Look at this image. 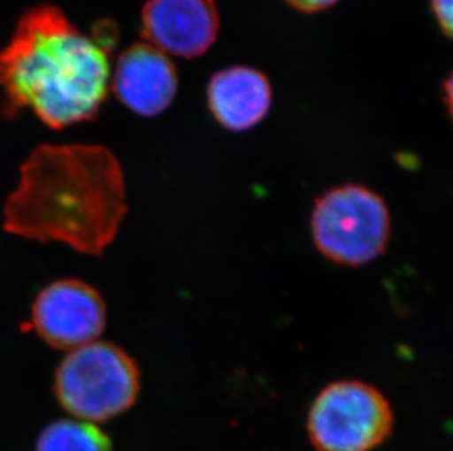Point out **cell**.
I'll list each match as a JSON object with an SVG mask.
<instances>
[{
	"instance_id": "13",
	"label": "cell",
	"mask_w": 453,
	"mask_h": 451,
	"mask_svg": "<svg viewBox=\"0 0 453 451\" xmlns=\"http://www.w3.org/2000/svg\"><path fill=\"white\" fill-rule=\"evenodd\" d=\"M443 90H445V102L448 103V109L450 111V102H452V78H448L445 84H443Z\"/></svg>"
},
{
	"instance_id": "4",
	"label": "cell",
	"mask_w": 453,
	"mask_h": 451,
	"mask_svg": "<svg viewBox=\"0 0 453 451\" xmlns=\"http://www.w3.org/2000/svg\"><path fill=\"white\" fill-rule=\"evenodd\" d=\"M390 230L385 200L358 183L332 187L312 209V242L334 264L363 267L376 261L388 248Z\"/></svg>"
},
{
	"instance_id": "7",
	"label": "cell",
	"mask_w": 453,
	"mask_h": 451,
	"mask_svg": "<svg viewBox=\"0 0 453 451\" xmlns=\"http://www.w3.org/2000/svg\"><path fill=\"white\" fill-rule=\"evenodd\" d=\"M220 28L216 0H147L142 34L167 56L196 59L218 40Z\"/></svg>"
},
{
	"instance_id": "11",
	"label": "cell",
	"mask_w": 453,
	"mask_h": 451,
	"mask_svg": "<svg viewBox=\"0 0 453 451\" xmlns=\"http://www.w3.org/2000/svg\"><path fill=\"white\" fill-rule=\"evenodd\" d=\"M430 4L441 34L445 35L446 39H450L453 30L452 0H430Z\"/></svg>"
},
{
	"instance_id": "8",
	"label": "cell",
	"mask_w": 453,
	"mask_h": 451,
	"mask_svg": "<svg viewBox=\"0 0 453 451\" xmlns=\"http://www.w3.org/2000/svg\"><path fill=\"white\" fill-rule=\"evenodd\" d=\"M178 71L169 56L146 42L131 44L116 60L111 88L127 109L142 118L162 115L175 100Z\"/></svg>"
},
{
	"instance_id": "6",
	"label": "cell",
	"mask_w": 453,
	"mask_h": 451,
	"mask_svg": "<svg viewBox=\"0 0 453 451\" xmlns=\"http://www.w3.org/2000/svg\"><path fill=\"white\" fill-rule=\"evenodd\" d=\"M107 323L104 299L80 279H60L40 290L31 307V327L53 349H78L102 336Z\"/></svg>"
},
{
	"instance_id": "9",
	"label": "cell",
	"mask_w": 453,
	"mask_h": 451,
	"mask_svg": "<svg viewBox=\"0 0 453 451\" xmlns=\"http://www.w3.org/2000/svg\"><path fill=\"white\" fill-rule=\"evenodd\" d=\"M272 102L273 91L269 78L250 66L218 71L207 86L210 113L231 133H245L263 122Z\"/></svg>"
},
{
	"instance_id": "3",
	"label": "cell",
	"mask_w": 453,
	"mask_h": 451,
	"mask_svg": "<svg viewBox=\"0 0 453 451\" xmlns=\"http://www.w3.org/2000/svg\"><path fill=\"white\" fill-rule=\"evenodd\" d=\"M142 390L137 362L119 346L96 340L71 350L56 368L53 392L80 421L104 422L133 408Z\"/></svg>"
},
{
	"instance_id": "2",
	"label": "cell",
	"mask_w": 453,
	"mask_h": 451,
	"mask_svg": "<svg viewBox=\"0 0 453 451\" xmlns=\"http://www.w3.org/2000/svg\"><path fill=\"white\" fill-rule=\"evenodd\" d=\"M111 88L109 51L55 4L27 9L0 49V111H33L51 129L90 122Z\"/></svg>"
},
{
	"instance_id": "12",
	"label": "cell",
	"mask_w": 453,
	"mask_h": 451,
	"mask_svg": "<svg viewBox=\"0 0 453 451\" xmlns=\"http://www.w3.org/2000/svg\"><path fill=\"white\" fill-rule=\"evenodd\" d=\"M285 2L298 12L317 13L334 8L339 0H285Z\"/></svg>"
},
{
	"instance_id": "1",
	"label": "cell",
	"mask_w": 453,
	"mask_h": 451,
	"mask_svg": "<svg viewBox=\"0 0 453 451\" xmlns=\"http://www.w3.org/2000/svg\"><path fill=\"white\" fill-rule=\"evenodd\" d=\"M119 160L104 145L43 144L19 167L2 227L18 238L102 256L127 216Z\"/></svg>"
},
{
	"instance_id": "5",
	"label": "cell",
	"mask_w": 453,
	"mask_h": 451,
	"mask_svg": "<svg viewBox=\"0 0 453 451\" xmlns=\"http://www.w3.org/2000/svg\"><path fill=\"white\" fill-rule=\"evenodd\" d=\"M392 428L394 410L385 394L355 379L326 386L308 412V435L317 451H372Z\"/></svg>"
},
{
	"instance_id": "10",
	"label": "cell",
	"mask_w": 453,
	"mask_h": 451,
	"mask_svg": "<svg viewBox=\"0 0 453 451\" xmlns=\"http://www.w3.org/2000/svg\"><path fill=\"white\" fill-rule=\"evenodd\" d=\"M35 451H113L104 431L91 422L59 419L46 426Z\"/></svg>"
}]
</instances>
